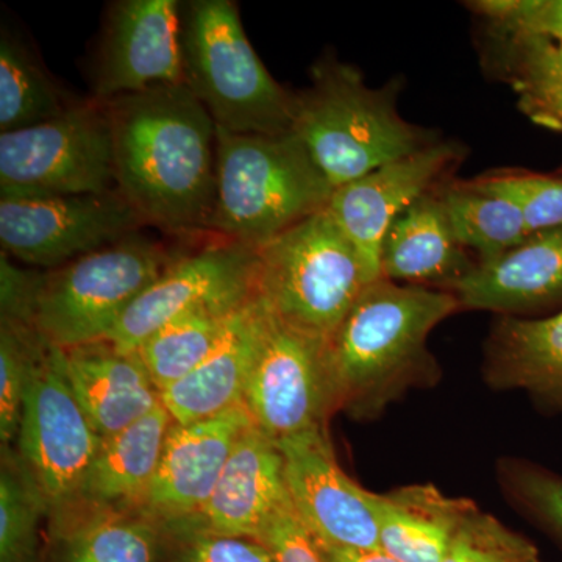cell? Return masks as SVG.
Listing matches in <instances>:
<instances>
[{"label":"cell","instance_id":"obj_38","mask_svg":"<svg viewBox=\"0 0 562 562\" xmlns=\"http://www.w3.org/2000/svg\"><path fill=\"white\" fill-rule=\"evenodd\" d=\"M44 273L21 269L9 255L0 257V317L35 325L36 302Z\"/></svg>","mask_w":562,"mask_h":562},{"label":"cell","instance_id":"obj_23","mask_svg":"<svg viewBox=\"0 0 562 562\" xmlns=\"http://www.w3.org/2000/svg\"><path fill=\"white\" fill-rule=\"evenodd\" d=\"M171 425V416L161 405L131 427L103 438L81 486L77 508L139 512L160 464Z\"/></svg>","mask_w":562,"mask_h":562},{"label":"cell","instance_id":"obj_33","mask_svg":"<svg viewBox=\"0 0 562 562\" xmlns=\"http://www.w3.org/2000/svg\"><path fill=\"white\" fill-rule=\"evenodd\" d=\"M482 179L513 199L522 211L528 232L562 228V177L506 169L482 176Z\"/></svg>","mask_w":562,"mask_h":562},{"label":"cell","instance_id":"obj_19","mask_svg":"<svg viewBox=\"0 0 562 562\" xmlns=\"http://www.w3.org/2000/svg\"><path fill=\"white\" fill-rule=\"evenodd\" d=\"M482 376L492 391H520L539 412L562 414V310L542 319L497 316Z\"/></svg>","mask_w":562,"mask_h":562},{"label":"cell","instance_id":"obj_28","mask_svg":"<svg viewBox=\"0 0 562 562\" xmlns=\"http://www.w3.org/2000/svg\"><path fill=\"white\" fill-rule=\"evenodd\" d=\"M247 302L190 310L140 344L136 351L158 390L165 391L194 371L220 344L233 317Z\"/></svg>","mask_w":562,"mask_h":562},{"label":"cell","instance_id":"obj_17","mask_svg":"<svg viewBox=\"0 0 562 562\" xmlns=\"http://www.w3.org/2000/svg\"><path fill=\"white\" fill-rule=\"evenodd\" d=\"M250 427L254 424L243 405L191 424L172 422L139 513L161 525L198 512L213 494L236 443Z\"/></svg>","mask_w":562,"mask_h":562},{"label":"cell","instance_id":"obj_14","mask_svg":"<svg viewBox=\"0 0 562 562\" xmlns=\"http://www.w3.org/2000/svg\"><path fill=\"white\" fill-rule=\"evenodd\" d=\"M181 3L121 0L110 7L94 65L99 102L154 88L184 85Z\"/></svg>","mask_w":562,"mask_h":562},{"label":"cell","instance_id":"obj_27","mask_svg":"<svg viewBox=\"0 0 562 562\" xmlns=\"http://www.w3.org/2000/svg\"><path fill=\"white\" fill-rule=\"evenodd\" d=\"M439 195L458 243L475 251L476 261H490L531 235L519 206L482 177L442 184Z\"/></svg>","mask_w":562,"mask_h":562},{"label":"cell","instance_id":"obj_16","mask_svg":"<svg viewBox=\"0 0 562 562\" xmlns=\"http://www.w3.org/2000/svg\"><path fill=\"white\" fill-rule=\"evenodd\" d=\"M288 501L279 446L250 427L236 443L209 501L190 516L158 527L162 535H217L257 541L269 517Z\"/></svg>","mask_w":562,"mask_h":562},{"label":"cell","instance_id":"obj_2","mask_svg":"<svg viewBox=\"0 0 562 562\" xmlns=\"http://www.w3.org/2000/svg\"><path fill=\"white\" fill-rule=\"evenodd\" d=\"M460 310L449 291L383 277L368 284L325 341L335 413L379 420L408 392L436 386L442 369L428 339Z\"/></svg>","mask_w":562,"mask_h":562},{"label":"cell","instance_id":"obj_15","mask_svg":"<svg viewBox=\"0 0 562 562\" xmlns=\"http://www.w3.org/2000/svg\"><path fill=\"white\" fill-rule=\"evenodd\" d=\"M460 158L458 144L435 140L333 191L328 213L360 254L372 281L382 279L380 250L392 222L441 188Z\"/></svg>","mask_w":562,"mask_h":562},{"label":"cell","instance_id":"obj_29","mask_svg":"<svg viewBox=\"0 0 562 562\" xmlns=\"http://www.w3.org/2000/svg\"><path fill=\"white\" fill-rule=\"evenodd\" d=\"M18 33H0V132L33 127L72 106Z\"/></svg>","mask_w":562,"mask_h":562},{"label":"cell","instance_id":"obj_6","mask_svg":"<svg viewBox=\"0 0 562 562\" xmlns=\"http://www.w3.org/2000/svg\"><path fill=\"white\" fill-rule=\"evenodd\" d=\"M371 283L360 254L327 209L257 249L255 297L283 324L322 341Z\"/></svg>","mask_w":562,"mask_h":562},{"label":"cell","instance_id":"obj_30","mask_svg":"<svg viewBox=\"0 0 562 562\" xmlns=\"http://www.w3.org/2000/svg\"><path fill=\"white\" fill-rule=\"evenodd\" d=\"M49 517L43 492L14 447H2L0 468V562H41L40 524Z\"/></svg>","mask_w":562,"mask_h":562},{"label":"cell","instance_id":"obj_4","mask_svg":"<svg viewBox=\"0 0 562 562\" xmlns=\"http://www.w3.org/2000/svg\"><path fill=\"white\" fill-rule=\"evenodd\" d=\"M216 205L209 232L258 249L327 209L333 187L294 133L217 128Z\"/></svg>","mask_w":562,"mask_h":562},{"label":"cell","instance_id":"obj_1","mask_svg":"<svg viewBox=\"0 0 562 562\" xmlns=\"http://www.w3.org/2000/svg\"><path fill=\"white\" fill-rule=\"evenodd\" d=\"M116 190L144 224L209 232L216 205L217 127L187 85L105 102Z\"/></svg>","mask_w":562,"mask_h":562},{"label":"cell","instance_id":"obj_34","mask_svg":"<svg viewBox=\"0 0 562 562\" xmlns=\"http://www.w3.org/2000/svg\"><path fill=\"white\" fill-rule=\"evenodd\" d=\"M525 541L473 506L441 562H514Z\"/></svg>","mask_w":562,"mask_h":562},{"label":"cell","instance_id":"obj_25","mask_svg":"<svg viewBox=\"0 0 562 562\" xmlns=\"http://www.w3.org/2000/svg\"><path fill=\"white\" fill-rule=\"evenodd\" d=\"M484 57L536 124L562 132V36L516 33L486 25Z\"/></svg>","mask_w":562,"mask_h":562},{"label":"cell","instance_id":"obj_37","mask_svg":"<svg viewBox=\"0 0 562 562\" xmlns=\"http://www.w3.org/2000/svg\"><path fill=\"white\" fill-rule=\"evenodd\" d=\"M257 541L271 550L277 562H325L316 539L299 519L291 501L269 517Z\"/></svg>","mask_w":562,"mask_h":562},{"label":"cell","instance_id":"obj_11","mask_svg":"<svg viewBox=\"0 0 562 562\" xmlns=\"http://www.w3.org/2000/svg\"><path fill=\"white\" fill-rule=\"evenodd\" d=\"M257 353L241 405L273 442L327 427L335 413L325 341L297 331L262 306Z\"/></svg>","mask_w":562,"mask_h":562},{"label":"cell","instance_id":"obj_8","mask_svg":"<svg viewBox=\"0 0 562 562\" xmlns=\"http://www.w3.org/2000/svg\"><path fill=\"white\" fill-rule=\"evenodd\" d=\"M116 190L105 102L74 103L61 116L0 133V194H102Z\"/></svg>","mask_w":562,"mask_h":562},{"label":"cell","instance_id":"obj_12","mask_svg":"<svg viewBox=\"0 0 562 562\" xmlns=\"http://www.w3.org/2000/svg\"><path fill=\"white\" fill-rule=\"evenodd\" d=\"M292 508L314 539L353 550L380 549L375 492L353 482L339 465L328 427L277 442Z\"/></svg>","mask_w":562,"mask_h":562},{"label":"cell","instance_id":"obj_31","mask_svg":"<svg viewBox=\"0 0 562 562\" xmlns=\"http://www.w3.org/2000/svg\"><path fill=\"white\" fill-rule=\"evenodd\" d=\"M495 482L513 512L562 543L561 473L527 458L502 457Z\"/></svg>","mask_w":562,"mask_h":562},{"label":"cell","instance_id":"obj_3","mask_svg":"<svg viewBox=\"0 0 562 562\" xmlns=\"http://www.w3.org/2000/svg\"><path fill=\"white\" fill-rule=\"evenodd\" d=\"M394 87H368L353 66L324 57L312 87L295 94L292 133L302 140L333 190L435 143L403 120Z\"/></svg>","mask_w":562,"mask_h":562},{"label":"cell","instance_id":"obj_13","mask_svg":"<svg viewBox=\"0 0 562 562\" xmlns=\"http://www.w3.org/2000/svg\"><path fill=\"white\" fill-rule=\"evenodd\" d=\"M255 273L257 249L231 239L176 258L132 303L106 339L117 349L136 351L158 328L190 310L250 301Z\"/></svg>","mask_w":562,"mask_h":562},{"label":"cell","instance_id":"obj_32","mask_svg":"<svg viewBox=\"0 0 562 562\" xmlns=\"http://www.w3.org/2000/svg\"><path fill=\"white\" fill-rule=\"evenodd\" d=\"M49 341L25 322L0 317V442L14 447L33 369Z\"/></svg>","mask_w":562,"mask_h":562},{"label":"cell","instance_id":"obj_21","mask_svg":"<svg viewBox=\"0 0 562 562\" xmlns=\"http://www.w3.org/2000/svg\"><path fill=\"white\" fill-rule=\"evenodd\" d=\"M439 190L392 222L380 250L383 279L449 291L475 266L454 236Z\"/></svg>","mask_w":562,"mask_h":562},{"label":"cell","instance_id":"obj_18","mask_svg":"<svg viewBox=\"0 0 562 562\" xmlns=\"http://www.w3.org/2000/svg\"><path fill=\"white\" fill-rule=\"evenodd\" d=\"M461 310L524 317L562 303V228L531 233L450 288Z\"/></svg>","mask_w":562,"mask_h":562},{"label":"cell","instance_id":"obj_10","mask_svg":"<svg viewBox=\"0 0 562 562\" xmlns=\"http://www.w3.org/2000/svg\"><path fill=\"white\" fill-rule=\"evenodd\" d=\"M144 221L120 191L102 194H0L3 254L57 269L138 233Z\"/></svg>","mask_w":562,"mask_h":562},{"label":"cell","instance_id":"obj_35","mask_svg":"<svg viewBox=\"0 0 562 562\" xmlns=\"http://www.w3.org/2000/svg\"><path fill=\"white\" fill-rule=\"evenodd\" d=\"M166 562H277L271 550L249 538L217 535H162Z\"/></svg>","mask_w":562,"mask_h":562},{"label":"cell","instance_id":"obj_9","mask_svg":"<svg viewBox=\"0 0 562 562\" xmlns=\"http://www.w3.org/2000/svg\"><path fill=\"white\" fill-rule=\"evenodd\" d=\"M102 441L70 387L65 350L49 342L33 369L14 443L46 498L49 520L77 508Z\"/></svg>","mask_w":562,"mask_h":562},{"label":"cell","instance_id":"obj_26","mask_svg":"<svg viewBox=\"0 0 562 562\" xmlns=\"http://www.w3.org/2000/svg\"><path fill=\"white\" fill-rule=\"evenodd\" d=\"M58 562H157L161 531L139 512L79 506L50 519Z\"/></svg>","mask_w":562,"mask_h":562},{"label":"cell","instance_id":"obj_5","mask_svg":"<svg viewBox=\"0 0 562 562\" xmlns=\"http://www.w3.org/2000/svg\"><path fill=\"white\" fill-rule=\"evenodd\" d=\"M184 85L221 131L292 132L295 94L273 79L244 31L238 3L194 0L181 7Z\"/></svg>","mask_w":562,"mask_h":562},{"label":"cell","instance_id":"obj_39","mask_svg":"<svg viewBox=\"0 0 562 562\" xmlns=\"http://www.w3.org/2000/svg\"><path fill=\"white\" fill-rule=\"evenodd\" d=\"M317 542V541H316ZM325 562H398L383 550H353L317 542Z\"/></svg>","mask_w":562,"mask_h":562},{"label":"cell","instance_id":"obj_20","mask_svg":"<svg viewBox=\"0 0 562 562\" xmlns=\"http://www.w3.org/2000/svg\"><path fill=\"white\" fill-rule=\"evenodd\" d=\"M65 362L70 387L102 438L161 406V391L138 351L121 350L102 339L66 349Z\"/></svg>","mask_w":562,"mask_h":562},{"label":"cell","instance_id":"obj_36","mask_svg":"<svg viewBox=\"0 0 562 562\" xmlns=\"http://www.w3.org/2000/svg\"><path fill=\"white\" fill-rule=\"evenodd\" d=\"M468 5L491 27L554 38L562 36V0H476Z\"/></svg>","mask_w":562,"mask_h":562},{"label":"cell","instance_id":"obj_7","mask_svg":"<svg viewBox=\"0 0 562 562\" xmlns=\"http://www.w3.org/2000/svg\"><path fill=\"white\" fill-rule=\"evenodd\" d=\"M176 258L138 233L44 273L35 327L60 349L109 338Z\"/></svg>","mask_w":562,"mask_h":562},{"label":"cell","instance_id":"obj_22","mask_svg":"<svg viewBox=\"0 0 562 562\" xmlns=\"http://www.w3.org/2000/svg\"><path fill=\"white\" fill-rule=\"evenodd\" d=\"M262 305L251 299L233 317L220 344L187 376L161 392L176 424H191L241 405L262 325Z\"/></svg>","mask_w":562,"mask_h":562},{"label":"cell","instance_id":"obj_40","mask_svg":"<svg viewBox=\"0 0 562 562\" xmlns=\"http://www.w3.org/2000/svg\"><path fill=\"white\" fill-rule=\"evenodd\" d=\"M514 562H538V557H536L535 549H532L530 543H524L522 549L519 550Z\"/></svg>","mask_w":562,"mask_h":562},{"label":"cell","instance_id":"obj_24","mask_svg":"<svg viewBox=\"0 0 562 562\" xmlns=\"http://www.w3.org/2000/svg\"><path fill=\"white\" fill-rule=\"evenodd\" d=\"M473 506L432 484L376 494L380 549L398 562H441Z\"/></svg>","mask_w":562,"mask_h":562}]
</instances>
